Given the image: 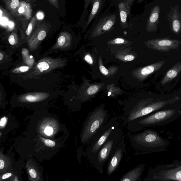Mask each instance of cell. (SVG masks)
<instances>
[{"label": "cell", "mask_w": 181, "mask_h": 181, "mask_svg": "<svg viewBox=\"0 0 181 181\" xmlns=\"http://www.w3.org/2000/svg\"><path fill=\"white\" fill-rule=\"evenodd\" d=\"M98 90V87L97 85H93L90 86L87 90L88 94L89 95H93L96 93Z\"/></svg>", "instance_id": "603a6c76"}, {"label": "cell", "mask_w": 181, "mask_h": 181, "mask_svg": "<svg viewBox=\"0 0 181 181\" xmlns=\"http://www.w3.org/2000/svg\"><path fill=\"white\" fill-rule=\"evenodd\" d=\"M123 135L122 131L120 128L110 135L98 152L93 165L100 174L103 173L104 165L108 161L112 152L121 140Z\"/></svg>", "instance_id": "277c9868"}, {"label": "cell", "mask_w": 181, "mask_h": 181, "mask_svg": "<svg viewBox=\"0 0 181 181\" xmlns=\"http://www.w3.org/2000/svg\"><path fill=\"white\" fill-rule=\"evenodd\" d=\"M8 41L10 44L12 45H15L17 44L18 41V37L15 33H12L8 38Z\"/></svg>", "instance_id": "44dd1931"}, {"label": "cell", "mask_w": 181, "mask_h": 181, "mask_svg": "<svg viewBox=\"0 0 181 181\" xmlns=\"http://www.w3.org/2000/svg\"><path fill=\"white\" fill-rule=\"evenodd\" d=\"M6 6L8 10L13 14H15L20 6L19 0H4Z\"/></svg>", "instance_id": "2e32d148"}, {"label": "cell", "mask_w": 181, "mask_h": 181, "mask_svg": "<svg viewBox=\"0 0 181 181\" xmlns=\"http://www.w3.org/2000/svg\"><path fill=\"white\" fill-rule=\"evenodd\" d=\"M109 118L108 111L103 107H99L89 113L82 129V143L84 145L90 144L97 133L107 124Z\"/></svg>", "instance_id": "6da1fadb"}, {"label": "cell", "mask_w": 181, "mask_h": 181, "mask_svg": "<svg viewBox=\"0 0 181 181\" xmlns=\"http://www.w3.org/2000/svg\"><path fill=\"white\" fill-rule=\"evenodd\" d=\"M5 163L4 161L1 159L0 160V169L1 170L4 169Z\"/></svg>", "instance_id": "d590c367"}, {"label": "cell", "mask_w": 181, "mask_h": 181, "mask_svg": "<svg viewBox=\"0 0 181 181\" xmlns=\"http://www.w3.org/2000/svg\"><path fill=\"white\" fill-rule=\"evenodd\" d=\"M47 1H49V2L53 6L57 9H59V5L58 0H47Z\"/></svg>", "instance_id": "d4e9b609"}, {"label": "cell", "mask_w": 181, "mask_h": 181, "mask_svg": "<svg viewBox=\"0 0 181 181\" xmlns=\"http://www.w3.org/2000/svg\"><path fill=\"white\" fill-rule=\"evenodd\" d=\"M173 30L175 33H178L180 30V22L178 19H174L172 21Z\"/></svg>", "instance_id": "ffe728a7"}, {"label": "cell", "mask_w": 181, "mask_h": 181, "mask_svg": "<svg viewBox=\"0 0 181 181\" xmlns=\"http://www.w3.org/2000/svg\"><path fill=\"white\" fill-rule=\"evenodd\" d=\"M27 1H32V0H27Z\"/></svg>", "instance_id": "ab89813d"}, {"label": "cell", "mask_w": 181, "mask_h": 181, "mask_svg": "<svg viewBox=\"0 0 181 181\" xmlns=\"http://www.w3.org/2000/svg\"><path fill=\"white\" fill-rule=\"evenodd\" d=\"M100 71L101 72L105 75H107L108 74L109 72L108 70L105 68L103 65H101L100 67Z\"/></svg>", "instance_id": "83f0119b"}, {"label": "cell", "mask_w": 181, "mask_h": 181, "mask_svg": "<svg viewBox=\"0 0 181 181\" xmlns=\"http://www.w3.org/2000/svg\"><path fill=\"white\" fill-rule=\"evenodd\" d=\"M115 42L116 44H121L124 42V40L122 38H118L115 40Z\"/></svg>", "instance_id": "1f68e13d"}, {"label": "cell", "mask_w": 181, "mask_h": 181, "mask_svg": "<svg viewBox=\"0 0 181 181\" xmlns=\"http://www.w3.org/2000/svg\"><path fill=\"white\" fill-rule=\"evenodd\" d=\"M22 54L25 63L30 67L32 66L34 63V59L32 56L30 55L28 51L26 49H22Z\"/></svg>", "instance_id": "ac0fdd59"}, {"label": "cell", "mask_w": 181, "mask_h": 181, "mask_svg": "<svg viewBox=\"0 0 181 181\" xmlns=\"http://www.w3.org/2000/svg\"><path fill=\"white\" fill-rule=\"evenodd\" d=\"M29 174L30 177L33 178H35L36 177L37 173L34 169H31L30 170Z\"/></svg>", "instance_id": "4316f807"}, {"label": "cell", "mask_w": 181, "mask_h": 181, "mask_svg": "<svg viewBox=\"0 0 181 181\" xmlns=\"http://www.w3.org/2000/svg\"><path fill=\"white\" fill-rule=\"evenodd\" d=\"M71 36L69 33L66 32H62L60 33L58 38L54 49H64L70 45L71 41Z\"/></svg>", "instance_id": "5bb4252c"}, {"label": "cell", "mask_w": 181, "mask_h": 181, "mask_svg": "<svg viewBox=\"0 0 181 181\" xmlns=\"http://www.w3.org/2000/svg\"><path fill=\"white\" fill-rule=\"evenodd\" d=\"M125 139V136L123 135L109 158L107 169L108 176H111L116 172L124 156L127 155V149Z\"/></svg>", "instance_id": "8992f818"}, {"label": "cell", "mask_w": 181, "mask_h": 181, "mask_svg": "<svg viewBox=\"0 0 181 181\" xmlns=\"http://www.w3.org/2000/svg\"><path fill=\"white\" fill-rule=\"evenodd\" d=\"M53 132V130L52 128L50 127H46L44 131L46 135L48 136L52 135Z\"/></svg>", "instance_id": "484cf974"}, {"label": "cell", "mask_w": 181, "mask_h": 181, "mask_svg": "<svg viewBox=\"0 0 181 181\" xmlns=\"http://www.w3.org/2000/svg\"><path fill=\"white\" fill-rule=\"evenodd\" d=\"M8 24L10 28H12L14 27V22L12 21H9Z\"/></svg>", "instance_id": "8d00e7d4"}, {"label": "cell", "mask_w": 181, "mask_h": 181, "mask_svg": "<svg viewBox=\"0 0 181 181\" xmlns=\"http://www.w3.org/2000/svg\"><path fill=\"white\" fill-rule=\"evenodd\" d=\"M101 1L102 0H93V6L90 15H89V19H88L87 23H86V27L88 26V25L90 24L91 22L95 17L100 8Z\"/></svg>", "instance_id": "e0dca14e"}, {"label": "cell", "mask_w": 181, "mask_h": 181, "mask_svg": "<svg viewBox=\"0 0 181 181\" xmlns=\"http://www.w3.org/2000/svg\"><path fill=\"white\" fill-rule=\"evenodd\" d=\"M36 17H33L30 21V23L29 24L28 27L25 30V34L27 36H29L31 34L32 32L33 29L34 28L35 25L36 24Z\"/></svg>", "instance_id": "d6986e66"}, {"label": "cell", "mask_w": 181, "mask_h": 181, "mask_svg": "<svg viewBox=\"0 0 181 181\" xmlns=\"http://www.w3.org/2000/svg\"><path fill=\"white\" fill-rule=\"evenodd\" d=\"M36 17L38 19L41 20L44 18V16L42 12H39L37 14Z\"/></svg>", "instance_id": "e575fe53"}, {"label": "cell", "mask_w": 181, "mask_h": 181, "mask_svg": "<svg viewBox=\"0 0 181 181\" xmlns=\"http://www.w3.org/2000/svg\"><path fill=\"white\" fill-rule=\"evenodd\" d=\"M181 71V62H178L166 73L163 78L161 84L164 85L172 81L178 76Z\"/></svg>", "instance_id": "4fadbf2b"}, {"label": "cell", "mask_w": 181, "mask_h": 181, "mask_svg": "<svg viewBox=\"0 0 181 181\" xmlns=\"http://www.w3.org/2000/svg\"><path fill=\"white\" fill-rule=\"evenodd\" d=\"M30 67L23 66L15 69L13 70V72L14 73H20L25 72L28 71L30 70Z\"/></svg>", "instance_id": "7402d4cb"}, {"label": "cell", "mask_w": 181, "mask_h": 181, "mask_svg": "<svg viewBox=\"0 0 181 181\" xmlns=\"http://www.w3.org/2000/svg\"><path fill=\"white\" fill-rule=\"evenodd\" d=\"M116 15H111L101 19L96 26L94 34H99L102 32L108 31L111 29L116 23Z\"/></svg>", "instance_id": "9c48e42d"}, {"label": "cell", "mask_w": 181, "mask_h": 181, "mask_svg": "<svg viewBox=\"0 0 181 181\" xmlns=\"http://www.w3.org/2000/svg\"><path fill=\"white\" fill-rule=\"evenodd\" d=\"M130 142L136 151L134 154H145L153 151L161 142V139L156 133L151 130L131 134L129 137Z\"/></svg>", "instance_id": "3957f363"}, {"label": "cell", "mask_w": 181, "mask_h": 181, "mask_svg": "<svg viewBox=\"0 0 181 181\" xmlns=\"http://www.w3.org/2000/svg\"><path fill=\"white\" fill-rule=\"evenodd\" d=\"M143 1V0H139V2H142V1Z\"/></svg>", "instance_id": "f35d334b"}, {"label": "cell", "mask_w": 181, "mask_h": 181, "mask_svg": "<svg viewBox=\"0 0 181 181\" xmlns=\"http://www.w3.org/2000/svg\"><path fill=\"white\" fill-rule=\"evenodd\" d=\"M3 57H4V54L1 52H0V61H1L3 60Z\"/></svg>", "instance_id": "74e56055"}, {"label": "cell", "mask_w": 181, "mask_h": 181, "mask_svg": "<svg viewBox=\"0 0 181 181\" xmlns=\"http://www.w3.org/2000/svg\"><path fill=\"white\" fill-rule=\"evenodd\" d=\"M6 123V119L5 117L3 118H1V121H0V126L1 127H3V126L5 125Z\"/></svg>", "instance_id": "f1b7e54d"}, {"label": "cell", "mask_w": 181, "mask_h": 181, "mask_svg": "<svg viewBox=\"0 0 181 181\" xmlns=\"http://www.w3.org/2000/svg\"><path fill=\"white\" fill-rule=\"evenodd\" d=\"M49 96L50 94L47 93H31L23 94L19 98L22 102H34L45 100Z\"/></svg>", "instance_id": "8fae6325"}, {"label": "cell", "mask_w": 181, "mask_h": 181, "mask_svg": "<svg viewBox=\"0 0 181 181\" xmlns=\"http://www.w3.org/2000/svg\"><path fill=\"white\" fill-rule=\"evenodd\" d=\"M85 60L86 62H88V63L92 64L93 63V61L92 58L89 55H86L85 57Z\"/></svg>", "instance_id": "f546056e"}, {"label": "cell", "mask_w": 181, "mask_h": 181, "mask_svg": "<svg viewBox=\"0 0 181 181\" xmlns=\"http://www.w3.org/2000/svg\"><path fill=\"white\" fill-rule=\"evenodd\" d=\"M121 24L123 27H125L127 24V17L129 13V9L128 8L125 3L120 2L118 4Z\"/></svg>", "instance_id": "9a60e30c"}, {"label": "cell", "mask_w": 181, "mask_h": 181, "mask_svg": "<svg viewBox=\"0 0 181 181\" xmlns=\"http://www.w3.org/2000/svg\"><path fill=\"white\" fill-rule=\"evenodd\" d=\"M145 165L139 164L124 174L120 181H137L140 180L145 169Z\"/></svg>", "instance_id": "30bf717a"}, {"label": "cell", "mask_w": 181, "mask_h": 181, "mask_svg": "<svg viewBox=\"0 0 181 181\" xmlns=\"http://www.w3.org/2000/svg\"><path fill=\"white\" fill-rule=\"evenodd\" d=\"M134 57L132 55H128L125 57V60L127 61H132L134 60Z\"/></svg>", "instance_id": "4dcf8cb0"}, {"label": "cell", "mask_w": 181, "mask_h": 181, "mask_svg": "<svg viewBox=\"0 0 181 181\" xmlns=\"http://www.w3.org/2000/svg\"><path fill=\"white\" fill-rule=\"evenodd\" d=\"M181 44L179 40L169 39H157L148 41L149 47L160 52H168L178 48Z\"/></svg>", "instance_id": "52a82bcc"}, {"label": "cell", "mask_w": 181, "mask_h": 181, "mask_svg": "<svg viewBox=\"0 0 181 181\" xmlns=\"http://www.w3.org/2000/svg\"><path fill=\"white\" fill-rule=\"evenodd\" d=\"M160 12V8L158 6H155L152 10L147 23V28L149 31H154L156 30Z\"/></svg>", "instance_id": "7c38bea8"}, {"label": "cell", "mask_w": 181, "mask_h": 181, "mask_svg": "<svg viewBox=\"0 0 181 181\" xmlns=\"http://www.w3.org/2000/svg\"><path fill=\"white\" fill-rule=\"evenodd\" d=\"M45 145L50 147H53L55 145V142L50 139H46L44 141Z\"/></svg>", "instance_id": "cb8c5ba5"}, {"label": "cell", "mask_w": 181, "mask_h": 181, "mask_svg": "<svg viewBox=\"0 0 181 181\" xmlns=\"http://www.w3.org/2000/svg\"><path fill=\"white\" fill-rule=\"evenodd\" d=\"M134 1V0H127L126 4L128 8L130 10V8L131 6L132 5L133 1Z\"/></svg>", "instance_id": "d6a6232c"}, {"label": "cell", "mask_w": 181, "mask_h": 181, "mask_svg": "<svg viewBox=\"0 0 181 181\" xmlns=\"http://www.w3.org/2000/svg\"><path fill=\"white\" fill-rule=\"evenodd\" d=\"M67 61L61 59L45 58L39 60L33 69L26 75L28 78H33L50 72L54 70L65 66Z\"/></svg>", "instance_id": "5b68a950"}, {"label": "cell", "mask_w": 181, "mask_h": 181, "mask_svg": "<svg viewBox=\"0 0 181 181\" xmlns=\"http://www.w3.org/2000/svg\"><path fill=\"white\" fill-rule=\"evenodd\" d=\"M12 175V174L11 173H7L4 174V175H3L2 177V179H6L8 178H9L11 177Z\"/></svg>", "instance_id": "836d02e7"}, {"label": "cell", "mask_w": 181, "mask_h": 181, "mask_svg": "<svg viewBox=\"0 0 181 181\" xmlns=\"http://www.w3.org/2000/svg\"><path fill=\"white\" fill-rule=\"evenodd\" d=\"M47 23H42L35 30L28 40V45L31 50H34L40 42L45 38L47 35Z\"/></svg>", "instance_id": "ba28073f"}, {"label": "cell", "mask_w": 181, "mask_h": 181, "mask_svg": "<svg viewBox=\"0 0 181 181\" xmlns=\"http://www.w3.org/2000/svg\"><path fill=\"white\" fill-rule=\"evenodd\" d=\"M120 129L118 118L115 116L110 118L96 134L86 153V156L91 164L93 165L98 152L106 141L114 132Z\"/></svg>", "instance_id": "7a4b0ae2"}]
</instances>
